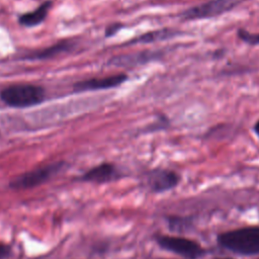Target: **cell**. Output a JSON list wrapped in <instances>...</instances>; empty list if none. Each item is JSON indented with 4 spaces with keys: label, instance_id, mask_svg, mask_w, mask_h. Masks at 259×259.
<instances>
[{
    "label": "cell",
    "instance_id": "1",
    "mask_svg": "<svg viewBox=\"0 0 259 259\" xmlns=\"http://www.w3.org/2000/svg\"><path fill=\"white\" fill-rule=\"evenodd\" d=\"M46 91L33 84H12L0 90V99L9 107L27 108L44 102Z\"/></svg>",
    "mask_w": 259,
    "mask_h": 259
},
{
    "label": "cell",
    "instance_id": "2",
    "mask_svg": "<svg viewBox=\"0 0 259 259\" xmlns=\"http://www.w3.org/2000/svg\"><path fill=\"white\" fill-rule=\"evenodd\" d=\"M218 242L224 248L238 254H258L259 227H247L223 233L218 237Z\"/></svg>",
    "mask_w": 259,
    "mask_h": 259
},
{
    "label": "cell",
    "instance_id": "3",
    "mask_svg": "<svg viewBox=\"0 0 259 259\" xmlns=\"http://www.w3.org/2000/svg\"><path fill=\"white\" fill-rule=\"evenodd\" d=\"M66 166L67 164L64 161H56L38 166L13 177L9 181L8 186L14 190H24L37 187L48 182L50 179L60 173Z\"/></svg>",
    "mask_w": 259,
    "mask_h": 259
},
{
    "label": "cell",
    "instance_id": "4",
    "mask_svg": "<svg viewBox=\"0 0 259 259\" xmlns=\"http://www.w3.org/2000/svg\"><path fill=\"white\" fill-rule=\"evenodd\" d=\"M243 1L244 0H207L182 11L179 17L183 21L213 18L232 11Z\"/></svg>",
    "mask_w": 259,
    "mask_h": 259
},
{
    "label": "cell",
    "instance_id": "5",
    "mask_svg": "<svg viewBox=\"0 0 259 259\" xmlns=\"http://www.w3.org/2000/svg\"><path fill=\"white\" fill-rule=\"evenodd\" d=\"M156 243L163 249L187 259H197L203 255V248L194 241L181 237L156 236Z\"/></svg>",
    "mask_w": 259,
    "mask_h": 259
},
{
    "label": "cell",
    "instance_id": "6",
    "mask_svg": "<svg viewBox=\"0 0 259 259\" xmlns=\"http://www.w3.org/2000/svg\"><path fill=\"white\" fill-rule=\"evenodd\" d=\"M122 176V173L118 170L116 165L109 162H103L90 168L82 175L76 177L75 180L79 182L104 184L116 181Z\"/></svg>",
    "mask_w": 259,
    "mask_h": 259
},
{
    "label": "cell",
    "instance_id": "7",
    "mask_svg": "<svg viewBox=\"0 0 259 259\" xmlns=\"http://www.w3.org/2000/svg\"><path fill=\"white\" fill-rule=\"evenodd\" d=\"M127 80V75L124 73L109 75L101 78H91L86 80H81L73 85L75 92H85V91H97L105 90L110 88H115L121 85Z\"/></svg>",
    "mask_w": 259,
    "mask_h": 259
},
{
    "label": "cell",
    "instance_id": "8",
    "mask_svg": "<svg viewBox=\"0 0 259 259\" xmlns=\"http://www.w3.org/2000/svg\"><path fill=\"white\" fill-rule=\"evenodd\" d=\"M179 175L168 169L152 170L147 177V182L153 192L161 193L174 188L179 183Z\"/></svg>",
    "mask_w": 259,
    "mask_h": 259
},
{
    "label": "cell",
    "instance_id": "9",
    "mask_svg": "<svg viewBox=\"0 0 259 259\" xmlns=\"http://www.w3.org/2000/svg\"><path fill=\"white\" fill-rule=\"evenodd\" d=\"M164 51L156 50V51H144L139 52L132 55H122L115 56L108 61V65L119 66V67H132L138 65H144L146 63L159 60L164 56Z\"/></svg>",
    "mask_w": 259,
    "mask_h": 259
},
{
    "label": "cell",
    "instance_id": "10",
    "mask_svg": "<svg viewBox=\"0 0 259 259\" xmlns=\"http://www.w3.org/2000/svg\"><path fill=\"white\" fill-rule=\"evenodd\" d=\"M74 47V44L69 39H63L60 40L50 47L34 51L30 54L25 55L21 59L23 60H29V61H35V60H48L55 58L63 53L70 52Z\"/></svg>",
    "mask_w": 259,
    "mask_h": 259
},
{
    "label": "cell",
    "instance_id": "11",
    "mask_svg": "<svg viewBox=\"0 0 259 259\" xmlns=\"http://www.w3.org/2000/svg\"><path fill=\"white\" fill-rule=\"evenodd\" d=\"M52 6H53V2L51 0L44 1L35 9L19 15L18 16L19 24L25 27H33L40 24L47 18Z\"/></svg>",
    "mask_w": 259,
    "mask_h": 259
},
{
    "label": "cell",
    "instance_id": "12",
    "mask_svg": "<svg viewBox=\"0 0 259 259\" xmlns=\"http://www.w3.org/2000/svg\"><path fill=\"white\" fill-rule=\"evenodd\" d=\"M180 34L179 30L173 29V28H161L156 29L152 31H148L144 34H141L137 36L136 38H133L126 42V45H134V44H150V42H156L161 40L170 39L172 37L177 36Z\"/></svg>",
    "mask_w": 259,
    "mask_h": 259
},
{
    "label": "cell",
    "instance_id": "13",
    "mask_svg": "<svg viewBox=\"0 0 259 259\" xmlns=\"http://www.w3.org/2000/svg\"><path fill=\"white\" fill-rule=\"evenodd\" d=\"M237 36L250 46H258L259 45V32H250L244 28H240L237 31Z\"/></svg>",
    "mask_w": 259,
    "mask_h": 259
},
{
    "label": "cell",
    "instance_id": "14",
    "mask_svg": "<svg viewBox=\"0 0 259 259\" xmlns=\"http://www.w3.org/2000/svg\"><path fill=\"white\" fill-rule=\"evenodd\" d=\"M168 226L169 229L175 232H181L185 230L188 226V220L185 218H177V217H170L168 218Z\"/></svg>",
    "mask_w": 259,
    "mask_h": 259
},
{
    "label": "cell",
    "instance_id": "15",
    "mask_svg": "<svg viewBox=\"0 0 259 259\" xmlns=\"http://www.w3.org/2000/svg\"><path fill=\"white\" fill-rule=\"evenodd\" d=\"M123 27V24L122 23H119V22H114V23H111L109 24L106 29H105V37H110L112 35H114L115 33H117V31H119L121 28Z\"/></svg>",
    "mask_w": 259,
    "mask_h": 259
},
{
    "label": "cell",
    "instance_id": "16",
    "mask_svg": "<svg viewBox=\"0 0 259 259\" xmlns=\"http://www.w3.org/2000/svg\"><path fill=\"white\" fill-rule=\"evenodd\" d=\"M12 254V247L9 244L0 242V259H6Z\"/></svg>",
    "mask_w": 259,
    "mask_h": 259
},
{
    "label": "cell",
    "instance_id": "17",
    "mask_svg": "<svg viewBox=\"0 0 259 259\" xmlns=\"http://www.w3.org/2000/svg\"><path fill=\"white\" fill-rule=\"evenodd\" d=\"M253 131L257 135V137H259V119L255 122V124L253 126Z\"/></svg>",
    "mask_w": 259,
    "mask_h": 259
},
{
    "label": "cell",
    "instance_id": "18",
    "mask_svg": "<svg viewBox=\"0 0 259 259\" xmlns=\"http://www.w3.org/2000/svg\"><path fill=\"white\" fill-rule=\"evenodd\" d=\"M215 259H232V258H215Z\"/></svg>",
    "mask_w": 259,
    "mask_h": 259
}]
</instances>
